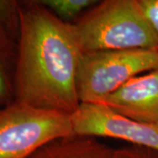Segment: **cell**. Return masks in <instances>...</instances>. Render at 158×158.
<instances>
[{
  "label": "cell",
  "mask_w": 158,
  "mask_h": 158,
  "mask_svg": "<svg viewBox=\"0 0 158 158\" xmlns=\"http://www.w3.org/2000/svg\"><path fill=\"white\" fill-rule=\"evenodd\" d=\"M18 14L14 102L71 115L81 105L77 76L83 54L71 23L39 0L19 1Z\"/></svg>",
  "instance_id": "1"
},
{
  "label": "cell",
  "mask_w": 158,
  "mask_h": 158,
  "mask_svg": "<svg viewBox=\"0 0 158 158\" xmlns=\"http://www.w3.org/2000/svg\"><path fill=\"white\" fill-rule=\"evenodd\" d=\"M70 23L82 53L158 48L136 0L98 1Z\"/></svg>",
  "instance_id": "2"
},
{
  "label": "cell",
  "mask_w": 158,
  "mask_h": 158,
  "mask_svg": "<svg viewBox=\"0 0 158 158\" xmlns=\"http://www.w3.org/2000/svg\"><path fill=\"white\" fill-rule=\"evenodd\" d=\"M156 69V48L83 53L77 76L79 101L99 103L130 79Z\"/></svg>",
  "instance_id": "3"
},
{
  "label": "cell",
  "mask_w": 158,
  "mask_h": 158,
  "mask_svg": "<svg viewBox=\"0 0 158 158\" xmlns=\"http://www.w3.org/2000/svg\"><path fill=\"white\" fill-rule=\"evenodd\" d=\"M72 135L70 114L17 102L0 109V158H27L46 143Z\"/></svg>",
  "instance_id": "4"
},
{
  "label": "cell",
  "mask_w": 158,
  "mask_h": 158,
  "mask_svg": "<svg viewBox=\"0 0 158 158\" xmlns=\"http://www.w3.org/2000/svg\"><path fill=\"white\" fill-rule=\"evenodd\" d=\"M71 121L75 135L118 139L158 152V123L136 121L98 103L81 104Z\"/></svg>",
  "instance_id": "5"
},
{
  "label": "cell",
  "mask_w": 158,
  "mask_h": 158,
  "mask_svg": "<svg viewBox=\"0 0 158 158\" xmlns=\"http://www.w3.org/2000/svg\"><path fill=\"white\" fill-rule=\"evenodd\" d=\"M98 104L136 121L158 123V69L130 79Z\"/></svg>",
  "instance_id": "6"
},
{
  "label": "cell",
  "mask_w": 158,
  "mask_h": 158,
  "mask_svg": "<svg viewBox=\"0 0 158 158\" xmlns=\"http://www.w3.org/2000/svg\"><path fill=\"white\" fill-rule=\"evenodd\" d=\"M114 148L91 136H64L49 141L27 158H115Z\"/></svg>",
  "instance_id": "7"
},
{
  "label": "cell",
  "mask_w": 158,
  "mask_h": 158,
  "mask_svg": "<svg viewBox=\"0 0 158 158\" xmlns=\"http://www.w3.org/2000/svg\"><path fill=\"white\" fill-rule=\"evenodd\" d=\"M19 28L0 17V107L14 103Z\"/></svg>",
  "instance_id": "8"
},
{
  "label": "cell",
  "mask_w": 158,
  "mask_h": 158,
  "mask_svg": "<svg viewBox=\"0 0 158 158\" xmlns=\"http://www.w3.org/2000/svg\"><path fill=\"white\" fill-rule=\"evenodd\" d=\"M41 5L64 22L76 20L98 1L94 0H39Z\"/></svg>",
  "instance_id": "9"
},
{
  "label": "cell",
  "mask_w": 158,
  "mask_h": 158,
  "mask_svg": "<svg viewBox=\"0 0 158 158\" xmlns=\"http://www.w3.org/2000/svg\"><path fill=\"white\" fill-rule=\"evenodd\" d=\"M142 16L158 36V0H136Z\"/></svg>",
  "instance_id": "10"
},
{
  "label": "cell",
  "mask_w": 158,
  "mask_h": 158,
  "mask_svg": "<svg viewBox=\"0 0 158 158\" xmlns=\"http://www.w3.org/2000/svg\"><path fill=\"white\" fill-rule=\"evenodd\" d=\"M115 158H158V152L146 148L129 145L116 149Z\"/></svg>",
  "instance_id": "11"
},
{
  "label": "cell",
  "mask_w": 158,
  "mask_h": 158,
  "mask_svg": "<svg viewBox=\"0 0 158 158\" xmlns=\"http://www.w3.org/2000/svg\"><path fill=\"white\" fill-rule=\"evenodd\" d=\"M18 6L19 1L0 0V17L5 19L16 27H19Z\"/></svg>",
  "instance_id": "12"
},
{
  "label": "cell",
  "mask_w": 158,
  "mask_h": 158,
  "mask_svg": "<svg viewBox=\"0 0 158 158\" xmlns=\"http://www.w3.org/2000/svg\"><path fill=\"white\" fill-rule=\"evenodd\" d=\"M156 49H157V51H158V48H156Z\"/></svg>",
  "instance_id": "13"
},
{
  "label": "cell",
  "mask_w": 158,
  "mask_h": 158,
  "mask_svg": "<svg viewBox=\"0 0 158 158\" xmlns=\"http://www.w3.org/2000/svg\"><path fill=\"white\" fill-rule=\"evenodd\" d=\"M1 108H2V107H0V109H1Z\"/></svg>",
  "instance_id": "14"
}]
</instances>
